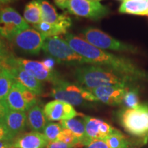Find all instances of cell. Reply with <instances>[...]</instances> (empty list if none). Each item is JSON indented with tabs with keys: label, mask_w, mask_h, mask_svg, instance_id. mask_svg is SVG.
<instances>
[{
	"label": "cell",
	"mask_w": 148,
	"mask_h": 148,
	"mask_svg": "<svg viewBox=\"0 0 148 148\" xmlns=\"http://www.w3.org/2000/svg\"><path fill=\"white\" fill-rule=\"evenodd\" d=\"M64 40L75 52L87 60L88 64L108 68L123 75L132 77L136 80L147 78V74L140 69L129 59L118 56L96 47L83 38L71 33L66 34Z\"/></svg>",
	"instance_id": "1"
},
{
	"label": "cell",
	"mask_w": 148,
	"mask_h": 148,
	"mask_svg": "<svg viewBox=\"0 0 148 148\" xmlns=\"http://www.w3.org/2000/svg\"><path fill=\"white\" fill-rule=\"evenodd\" d=\"M73 75L79 85L88 90L107 85L127 86L129 83L136 80L108 68L94 64L77 66Z\"/></svg>",
	"instance_id": "2"
},
{
	"label": "cell",
	"mask_w": 148,
	"mask_h": 148,
	"mask_svg": "<svg viewBox=\"0 0 148 148\" xmlns=\"http://www.w3.org/2000/svg\"><path fill=\"white\" fill-rule=\"evenodd\" d=\"M49 96L75 106H86L88 102L98 101L86 88L62 79L53 84Z\"/></svg>",
	"instance_id": "3"
},
{
	"label": "cell",
	"mask_w": 148,
	"mask_h": 148,
	"mask_svg": "<svg viewBox=\"0 0 148 148\" xmlns=\"http://www.w3.org/2000/svg\"><path fill=\"white\" fill-rule=\"evenodd\" d=\"M42 49L59 64L75 66L88 64L86 59L75 52L65 40L59 36L46 38Z\"/></svg>",
	"instance_id": "4"
},
{
	"label": "cell",
	"mask_w": 148,
	"mask_h": 148,
	"mask_svg": "<svg viewBox=\"0 0 148 148\" xmlns=\"http://www.w3.org/2000/svg\"><path fill=\"white\" fill-rule=\"evenodd\" d=\"M119 123L130 134L148 139V105L140 104L136 108H125L118 114Z\"/></svg>",
	"instance_id": "5"
},
{
	"label": "cell",
	"mask_w": 148,
	"mask_h": 148,
	"mask_svg": "<svg viewBox=\"0 0 148 148\" xmlns=\"http://www.w3.org/2000/svg\"><path fill=\"white\" fill-rule=\"evenodd\" d=\"M5 64L7 69L10 66H20L40 82H47L51 83L52 85L62 79L58 72L56 70L49 71L46 69L42 62L17 58L13 53L5 59Z\"/></svg>",
	"instance_id": "6"
},
{
	"label": "cell",
	"mask_w": 148,
	"mask_h": 148,
	"mask_svg": "<svg viewBox=\"0 0 148 148\" xmlns=\"http://www.w3.org/2000/svg\"><path fill=\"white\" fill-rule=\"evenodd\" d=\"M82 36L85 40L101 49H110L134 53L137 51V49L134 46L116 40L103 31L95 27H86L82 30Z\"/></svg>",
	"instance_id": "7"
},
{
	"label": "cell",
	"mask_w": 148,
	"mask_h": 148,
	"mask_svg": "<svg viewBox=\"0 0 148 148\" xmlns=\"http://www.w3.org/2000/svg\"><path fill=\"white\" fill-rule=\"evenodd\" d=\"M66 10L74 15L98 21L110 13V9L97 0H68Z\"/></svg>",
	"instance_id": "8"
},
{
	"label": "cell",
	"mask_w": 148,
	"mask_h": 148,
	"mask_svg": "<svg viewBox=\"0 0 148 148\" xmlns=\"http://www.w3.org/2000/svg\"><path fill=\"white\" fill-rule=\"evenodd\" d=\"M5 102L11 110L27 112L38 104V98L36 94L15 81L5 98Z\"/></svg>",
	"instance_id": "9"
},
{
	"label": "cell",
	"mask_w": 148,
	"mask_h": 148,
	"mask_svg": "<svg viewBox=\"0 0 148 148\" xmlns=\"http://www.w3.org/2000/svg\"><path fill=\"white\" fill-rule=\"evenodd\" d=\"M45 37L36 29H24L12 39L14 47L19 51L28 55H37L41 50Z\"/></svg>",
	"instance_id": "10"
},
{
	"label": "cell",
	"mask_w": 148,
	"mask_h": 148,
	"mask_svg": "<svg viewBox=\"0 0 148 148\" xmlns=\"http://www.w3.org/2000/svg\"><path fill=\"white\" fill-rule=\"evenodd\" d=\"M128 87L121 85H107L88 90L98 101L109 106H119L123 103V97Z\"/></svg>",
	"instance_id": "11"
},
{
	"label": "cell",
	"mask_w": 148,
	"mask_h": 148,
	"mask_svg": "<svg viewBox=\"0 0 148 148\" xmlns=\"http://www.w3.org/2000/svg\"><path fill=\"white\" fill-rule=\"evenodd\" d=\"M43 110L48 121L52 122L71 119L81 115L71 104L56 99L46 103Z\"/></svg>",
	"instance_id": "12"
},
{
	"label": "cell",
	"mask_w": 148,
	"mask_h": 148,
	"mask_svg": "<svg viewBox=\"0 0 148 148\" xmlns=\"http://www.w3.org/2000/svg\"><path fill=\"white\" fill-rule=\"evenodd\" d=\"M88 143L93 140H104L114 130V127L107 122L98 118L83 115Z\"/></svg>",
	"instance_id": "13"
},
{
	"label": "cell",
	"mask_w": 148,
	"mask_h": 148,
	"mask_svg": "<svg viewBox=\"0 0 148 148\" xmlns=\"http://www.w3.org/2000/svg\"><path fill=\"white\" fill-rule=\"evenodd\" d=\"M8 70L16 82H19L37 96L41 95L43 93L44 88L42 82L21 67L17 66H10L8 68Z\"/></svg>",
	"instance_id": "14"
},
{
	"label": "cell",
	"mask_w": 148,
	"mask_h": 148,
	"mask_svg": "<svg viewBox=\"0 0 148 148\" xmlns=\"http://www.w3.org/2000/svg\"><path fill=\"white\" fill-rule=\"evenodd\" d=\"M48 140L41 132L31 131L16 137L12 143L13 148H45Z\"/></svg>",
	"instance_id": "15"
},
{
	"label": "cell",
	"mask_w": 148,
	"mask_h": 148,
	"mask_svg": "<svg viewBox=\"0 0 148 148\" xmlns=\"http://www.w3.org/2000/svg\"><path fill=\"white\" fill-rule=\"evenodd\" d=\"M3 122L14 139L18 135L24 133L27 126V114L25 112L9 110Z\"/></svg>",
	"instance_id": "16"
},
{
	"label": "cell",
	"mask_w": 148,
	"mask_h": 148,
	"mask_svg": "<svg viewBox=\"0 0 148 148\" xmlns=\"http://www.w3.org/2000/svg\"><path fill=\"white\" fill-rule=\"evenodd\" d=\"M71 18L66 15L62 21L57 23H49L41 21L37 25H33L36 29L43 35L45 38L51 36H58L61 34H66L68 29L71 26Z\"/></svg>",
	"instance_id": "17"
},
{
	"label": "cell",
	"mask_w": 148,
	"mask_h": 148,
	"mask_svg": "<svg viewBox=\"0 0 148 148\" xmlns=\"http://www.w3.org/2000/svg\"><path fill=\"white\" fill-rule=\"evenodd\" d=\"M26 114L27 127L34 132H43L48 123L43 109L39 105L36 104L29 109Z\"/></svg>",
	"instance_id": "18"
},
{
	"label": "cell",
	"mask_w": 148,
	"mask_h": 148,
	"mask_svg": "<svg viewBox=\"0 0 148 148\" xmlns=\"http://www.w3.org/2000/svg\"><path fill=\"white\" fill-rule=\"evenodd\" d=\"M60 124L63 128L69 130L76 136L79 142V147H86L89 144L86 136L85 124L83 119L73 118L71 119L63 120L60 121Z\"/></svg>",
	"instance_id": "19"
},
{
	"label": "cell",
	"mask_w": 148,
	"mask_h": 148,
	"mask_svg": "<svg viewBox=\"0 0 148 148\" xmlns=\"http://www.w3.org/2000/svg\"><path fill=\"white\" fill-rule=\"evenodd\" d=\"M0 24H13L22 30L29 28L27 22L15 9L10 6L0 9Z\"/></svg>",
	"instance_id": "20"
},
{
	"label": "cell",
	"mask_w": 148,
	"mask_h": 148,
	"mask_svg": "<svg viewBox=\"0 0 148 148\" xmlns=\"http://www.w3.org/2000/svg\"><path fill=\"white\" fill-rule=\"evenodd\" d=\"M41 10L42 21L49 23H57L66 17V14H58L54 7L47 0H36Z\"/></svg>",
	"instance_id": "21"
},
{
	"label": "cell",
	"mask_w": 148,
	"mask_h": 148,
	"mask_svg": "<svg viewBox=\"0 0 148 148\" xmlns=\"http://www.w3.org/2000/svg\"><path fill=\"white\" fill-rule=\"evenodd\" d=\"M147 1L137 0H124L119 8V12L123 14L145 16L147 10Z\"/></svg>",
	"instance_id": "22"
},
{
	"label": "cell",
	"mask_w": 148,
	"mask_h": 148,
	"mask_svg": "<svg viewBox=\"0 0 148 148\" xmlns=\"http://www.w3.org/2000/svg\"><path fill=\"white\" fill-rule=\"evenodd\" d=\"M109 148H134L132 140L125 136L121 131L114 130L104 139Z\"/></svg>",
	"instance_id": "23"
},
{
	"label": "cell",
	"mask_w": 148,
	"mask_h": 148,
	"mask_svg": "<svg viewBox=\"0 0 148 148\" xmlns=\"http://www.w3.org/2000/svg\"><path fill=\"white\" fill-rule=\"evenodd\" d=\"M23 18L27 23L33 25H37L42 21L41 10L40 5L36 0H32L25 5L23 11Z\"/></svg>",
	"instance_id": "24"
},
{
	"label": "cell",
	"mask_w": 148,
	"mask_h": 148,
	"mask_svg": "<svg viewBox=\"0 0 148 148\" xmlns=\"http://www.w3.org/2000/svg\"><path fill=\"white\" fill-rule=\"evenodd\" d=\"M14 82L8 69L5 67L0 69V99L5 100Z\"/></svg>",
	"instance_id": "25"
},
{
	"label": "cell",
	"mask_w": 148,
	"mask_h": 148,
	"mask_svg": "<svg viewBox=\"0 0 148 148\" xmlns=\"http://www.w3.org/2000/svg\"><path fill=\"white\" fill-rule=\"evenodd\" d=\"M62 130L63 127L60 124V123H53L52 121L48 122L42 132V134L48 141H53L58 139L59 134L62 132Z\"/></svg>",
	"instance_id": "26"
},
{
	"label": "cell",
	"mask_w": 148,
	"mask_h": 148,
	"mask_svg": "<svg viewBox=\"0 0 148 148\" xmlns=\"http://www.w3.org/2000/svg\"><path fill=\"white\" fill-rule=\"evenodd\" d=\"M22 31L20 27L13 24H1L0 25V35L10 42Z\"/></svg>",
	"instance_id": "27"
},
{
	"label": "cell",
	"mask_w": 148,
	"mask_h": 148,
	"mask_svg": "<svg viewBox=\"0 0 148 148\" xmlns=\"http://www.w3.org/2000/svg\"><path fill=\"white\" fill-rule=\"evenodd\" d=\"M123 103L126 108H136L140 105L139 97L136 89H127L123 99Z\"/></svg>",
	"instance_id": "28"
},
{
	"label": "cell",
	"mask_w": 148,
	"mask_h": 148,
	"mask_svg": "<svg viewBox=\"0 0 148 148\" xmlns=\"http://www.w3.org/2000/svg\"><path fill=\"white\" fill-rule=\"evenodd\" d=\"M57 140L73 146V147H79V142L78 138L76 137V136L71 131H70L68 129L63 128L62 132L59 134Z\"/></svg>",
	"instance_id": "29"
},
{
	"label": "cell",
	"mask_w": 148,
	"mask_h": 148,
	"mask_svg": "<svg viewBox=\"0 0 148 148\" xmlns=\"http://www.w3.org/2000/svg\"><path fill=\"white\" fill-rule=\"evenodd\" d=\"M0 140H14L3 121H0Z\"/></svg>",
	"instance_id": "30"
},
{
	"label": "cell",
	"mask_w": 148,
	"mask_h": 148,
	"mask_svg": "<svg viewBox=\"0 0 148 148\" xmlns=\"http://www.w3.org/2000/svg\"><path fill=\"white\" fill-rule=\"evenodd\" d=\"M45 148H73V147L64 143L63 142H61L60 140H53V141L48 142Z\"/></svg>",
	"instance_id": "31"
},
{
	"label": "cell",
	"mask_w": 148,
	"mask_h": 148,
	"mask_svg": "<svg viewBox=\"0 0 148 148\" xmlns=\"http://www.w3.org/2000/svg\"><path fill=\"white\" fill-rule=\"evenodd\" d=\"M85 148H109L104 140H93Z\"/></svg>",
	"instance_id": "32"
},
{
	"label": "cell",
	"mask_w": 148,
	"mask_h": 148,
	"mask_svg": "<svg viewBox=\"0 0 148 148\" xmlns=\"http://www.w3.org/2000/svg\"><path fill=\"white\" fill-rule=\"evenodd\" d=\"M10 54H12V53L8 50L5 42L3 41V37L0 35V55H1L3 57H4L5 59Z\"/></svg>",
	"instance_id": "33"
},
{
	"label": "cell",
	"mask_w": 148,
	"mask_h": 148,
	"mask_svg": "<svg viewBox=\"0 0 148 148\" xmlns=\"http://www.w3.org/2000/svg\"><path fill=\"white\" fill-rule=\"evenodd\" d=\"M41 62L46 69L49 70V71H53L54 70L56 63L57 62L53 58L49 56L44 59V60H42Z\"/></svg>",
	"instance_id": "34"
},
{
	"label": "cell",
	"mask_w": 148,
	"mask_h": 148,
	"mask_svg": "<svg viewBox=\"0 0 148 148\" xmlns=\"http://www.w3.org/2000/svg\"><path fill=\"white\" fill-rule=\"evenodd\" d=\"M9 110L10 109L5 102V100L0 99V121H3Z\"/></svg>",
	"instance_id": "35"
},
{
	"label": "cell",
	"mask_w": 148,
	"mask_h": 148,
	"mask_svg": "<svg viewBox=\"0 0 148 148\" xmlns=\"http://www.w3.org/2000/svg\"><path fill=\"white\" fill-rule=\"evenodd\" d=\"M55 4L59 8L63 10H66V4H67L68 0H53Z\"/></svg>",
	"instance_id": "36"
},
{
	"label": "cell",
	"mask_w": 148,
	"mask_h": 148,
	"mask_svg": "<svg viewBox=\"0 0 148 148\" xmlns=\"http://www.w3.org/2000/svg\"><path fill=\"white\" fill-rule=\"evenodd\" d=\"M12 140H0V148H13Z\"/></svg>",
	"instance_id": "37"
},
{
	"label": "cell",
	"mask_w": 148,
	"mask_h": 148,
	"mask_svg": "<svg viewBox=\"0 0 148 148\" xmlns=\"http://www.w3.org/2000/svg\"><path fill=\"white\" fill-rule=\"evenodd\" d=\"M16 1V0H0V8L3 5L9 4V3H11Z\"/></svg>",
	"instance_id": "38"
},
{
	"label": "cell",
	"mask_w": 148,
	"mask_h": 148,
	"mask_svg": "<svg viewBox=\"0 0 148 148\" xmlns=\"http://www.w3.org/2000/svg\"><path fill=\"white\" fill-rule=\"evenodd\" d=\"M3 67H5V58L4 57H3L1 55H0V69H1V68H3Z\"/></svg>",
	"instance_id": "39"
},
{
	"label": "cell",
	"mask_w": 148,
	"mask_h": 148,
	"mask_svg": "<svg viewBox=\"0 0 148 148\" xmlns=\"http://www.w3.org/2000/svg\"><path fill=\"white\" fill-rule=\"evenodd\" d=\"M147 12H146L145 16H148V1H147Z\"/></svg>",
	"instance_id": "40"
},
{
	"label": "cell",
	"mask_w": 148,
	"mask_h": 148,
	"mask_svg": "<svg viewBox=\"0 0 148 148\" xmlns=\"http://www.w3.org/2000/svg\"><path fill=\"white\" fill-rule=\"evenodd\" d=\"M137 1H147L148 0H137Z\"/></svg>",
	"instance_id": "41"
},
{
	"label": "cell",
	"mask_w": 148,
	"mask_h": 148,
	"mask_svg": "<svg viewBox=\"0 0 148 148\" xmlns=\"http://www.w3.org/2000/svg\"><path fill=\"white\" fill-rule=\"evenodd\" d=\"M97 1H100V0H97Z\"/></svg>",
	"instance_id": "42"
},
{
	"label": "cell",
	"mask_w": 148,
	"mask_h": 148,
	"mask_svg": "<svg viewBox=\"0 0 148 148\" xmlns=\"http://www.w3.org/2000/svg\"><path fill=\"white\" fill-rule=\"evenodd\" d=\"M73 148H78V147H73Z\"/></svg>",
	"instance_id": "43"
},
{
	"label": "cell",
	"mask_w": 148,
	"mask_h": 148,
	"mask_svg": "<svg viewBox=\"0 0 148 148\" xmlns=\"http://www.w3.org/2000/svg\"><path fill=\"white\" fill-rule=\"evenodd\" d=\"M123 1H124V0H123Z\"/></svg>",
	"instance_id": "44"
}]
</instances>
